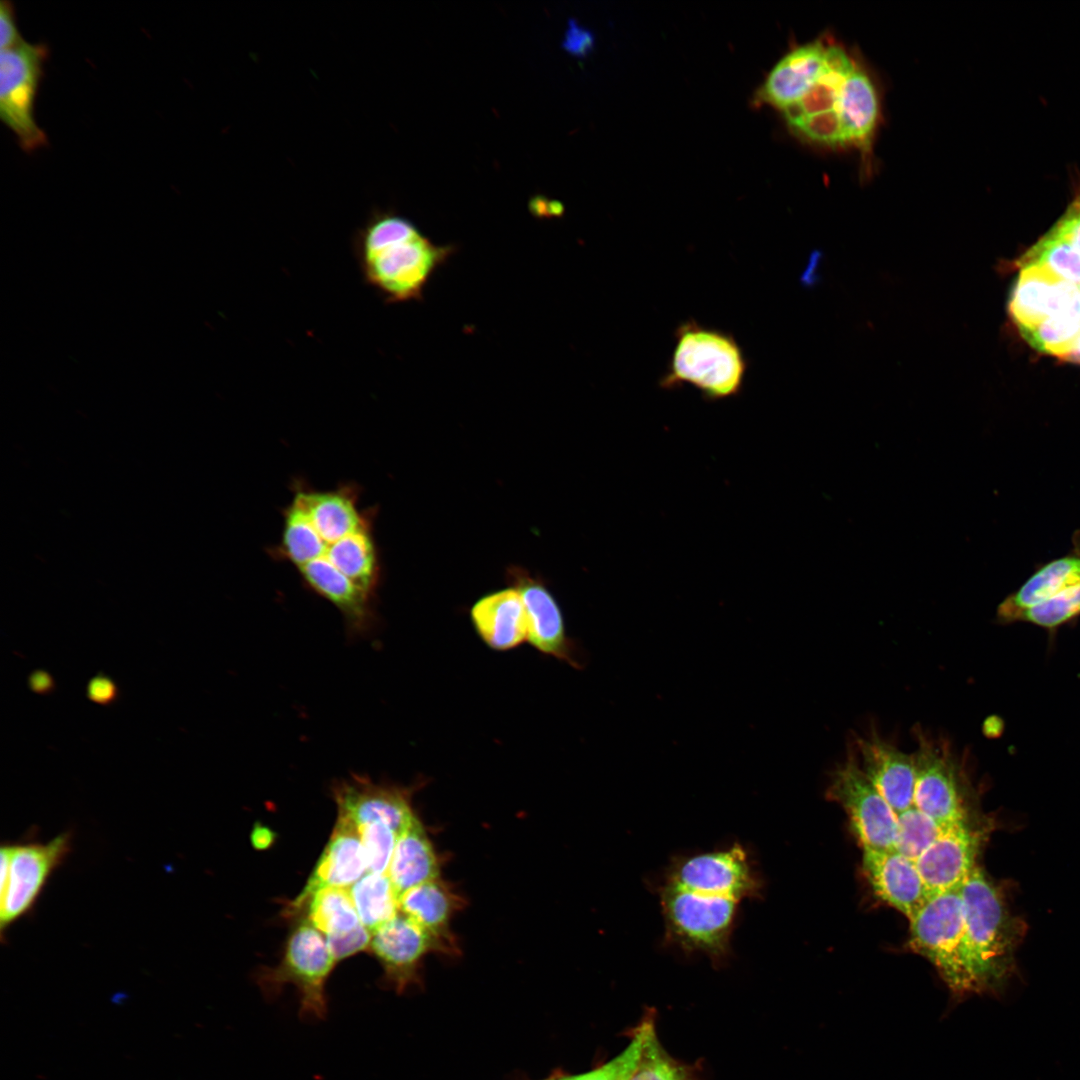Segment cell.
Instances as JSON below:
<instances>
[{
  "label": "cell",
  "instance_id": "cell-1",
  "mask_svg": "<svg viewBox=\"0 0 1080 1080\" xmlns=\"http://www.w3.org/2000/svg\"><path fill=\"white\" fill-rule=\"evenodd\" d=\"M291 491L279 542L269 553L338 609L350 631H367L382 578L375 507L360 506V487L352 482L317 489L295 480Z\"/></svg>",
  "mask_w": 1080,
  "mask_h": 1080
},
{
  "label": "cell",
  "instance_id": "cell-2",
  "mask_svg": "<svg viewBox=\"0 0 1080 1080\" xmlns=\"http://www.w3.org/2000/svg\"><path fill=\"white\" fill-rule=\"evenodd\" d=\"M363 282L385 304L422 301L434 273L456 252L437 245L409 219L374 209L352 241Z\"/></svg>",
  "mask_w": 1080,
  "mask_h": 1080
},
{
  "label": "cell",
  "instance_id": "cell-3",
  "mask_svg": "<svg viewBox=\"0 0 1080 1080\" xmlns=\"http://www.w3.org/2000/svg\"><path fill=\"white\" fill-rule=\"evenodd\" d=\"M976 993L995 992L1012 969L1017 928L998 888L976 867L959 888Z\"/></svg>",
  "mask_w": 1080,
  "mask_h": 1080
},
{
  "label": "cell",
  "instance_id": "cell-4",
  "mask_svg": "<svg viewBox=\"0 0 1080 1080\" xmlns=\"http://www.w3.org/2000/svg\"><path fill=\"white\" fill-rule=\"evenodd\" d=\"M674 336L672 356L659 382L662 388L690 384L711 401L740 393L748 363L733 335L687 320Z\"/></svg>",
  "mask_w": 1080,
  "mask_h": 1080
},
{
  "label": "cell",
  "instance_id": "cell-5",
  "mask_svg": "<svg viewBox=\"0 0 1080 1080\" xmlns=\"http://www.w3.org/2000/svg\"><path fill=\"white\" fill-rule=\"evenodd\" d=\"M658 895L666 944L686 954L701 953L715 966L728 960L740 901L664 883Z\"/></svg>",
  "mask_w": 1080,
  "mask_h": 1080
},
{
  "label": "cell",
  "instance_id": "cell-6",
  "mask_svg": "<svg viewBox=\"0 0 1080 1080\" xmlns=\"http://www.w3.org/2000/svg\"><path fill=\"white\" fill-rule=\"evenodd\" d=\"M910 921L909 945L928 959L954 997L976 994L960 890L931 895Z\"/></svg>",
  "mask_w": 1080,
  "mask_h": 1080
},
{
  "label": "cell",
  "instance_id": "cell-7",
  "mask_svg": "<svg viewBox=\"0 0 1080 1080\" xmlns=\"http://www.w3.org/2000/svg\"><path fill=\"white\" fill-rule=\"evenodd\" d=\"M336 963L325 936L304 919L291 931L278 965L261 968L256 982L268 999L277 997L284 986L293 985L300 1014L323 1019L328 1010L325 986Z\"/></svg>",
  "mask_w": 1080,
  "mask_h": 1080
},
{
  "label": "cell",
  "instance_id": "cell-8",
  "mask_svg": "<svg viewBox=\"0 0 1080 1080\" xmlns=\"http://www.w3.org/2000/svg\"><path fill=\"white\" fill-rule=\"evenodd\" d=\"M72 836L61 833L47 842L7 843L1 847L0 929L30 912L51 874L70 853Z\"/></svg>",
  "mask_w": 1080,
  "mask_h": 1080
},
{
  "label": "cell",
  "instance_id": "cell-9",
  "mask_svg": "<svg viewBox=\"0 0 1080 1080\" xmlns=\"http://www.w3.org/2000/svg\"><path fill=\"white\" fill-rule=\"evenodd\" d=\"M664 884L738 901L762 896L763 881L750 855L738 843L708 852L673 857Z\"/></svg>",
  "mask_w": 1080,
  "mask_h": 1080
},
{
  "label": "cell",
  "instance_id": "cell-10",
  "mask_svg": "<svg viewBox=\"0 0 1080 1080\" xmlns=\"http://www.w3.org/2000/svg\"><path fill=\"white\" fill-rule=\"evenodd\" d=\"M915 738L913 805L945 827L967 820L962 769L951 745L921 728Z\"/></svg>",
  "mask_w": 1080,
  "mask_h": 1080
},
{
  "label": "cell",
  "instance_id": "cell-11",
  "mask_svg": "<svg viewBox=\"0 0 1080 1080\" xmlns=\"http://www.w3.org/2000/svg\"><path fill=\"white\" fill-rule=\"evenodd\" d=\"M48 49L24 40L0 55V116L26 152L47 144L34 118V104Z\"/></svg>",
  "mask_w": 1080,
  "mask_h": 1080
},
{
  "label": "cell",
  "instance_id": "cell-12",
  "mask_svg": "<svg viewBox=\"0 0 1080 1080\" xmlns=\"http://www.w3.org/2000/svg\"><path fill=\"white\" fill-rule=\"evenodd\" d=\"M827 794L845 810L863 849L895 850L897 814L865 775L854 750L832 771Z\"/></svg>",
  "mask_w": 1080,
  "mask_h": 1080
},
{
  "label": "cell",
  "instance_id": "cell-13",
  "mask_svg": "<svg viewBox=\"0 0 1080 1080\" xmlns=\"http://www.w3.org/2000/svg\"><path fill=\"white\" fill-rule=\"evenodd\" d=\"M414 788L376 783L367 776L352 775L336 782L332 793L338 814L356 826L378 822L399 836L418 816L412 807Z\"/></svg>",
  "mask_w": 1080,
  "mask_h": 1080
},
{
  "label": "cell",
  "instance_id": "cell-14",
  "mask_svg": "<svg viewBox=\"0 0 1080 1080\" xmlns=\"http://www.w3.org/2000/svg\"><path fill=\"white\" fill-rule=\"evenodd\" d=\"M369 950L383 968L385 983L398 993L420 983L422 960L427 953L441 952L437 941L402 913L372 933Z\"/></svg>",
  "mask_w": 1080,
  "mask_h": 1080
},
{
  "label": "cell",
  "instance_id": "cell-15",
  "mask_svg": "<svg viewBox=\"0 0 1080 1080\" xmlns=\"http://www.w3.org/2000/svg\"><path fill=\"white\" fill-rule=\"evenodd\" d=\"M983 838L968 820L944 829L915 861L930 895L956 890L977 867Z\"/></svg>",
  "mask_w": 1080,
  "mask_h": 1080
},
{
  "label": "cell",
  "instance_id": "cell-16",
  "mask_svg": "<svg viewBox=\"0 0 1080 1080\" xmlns=\"http://www.w3.org/2000/svg\"><path fill=\"white\" fill-rule=\"evenodd\" d=\"M368 872L365 850L356 824L338 814L330 839L300 894L287 906L295 915L308 898L325 887L350 888Z\"/></svg>",
  "mask_w": 1080,
  "mask_h": 1080
},
{
  "label": "cell",
  "instance_id": "cell-17",
  "mask_svg": "<svg viewBox=\"0 0 1080 1080\" xmlns=\"http://www.w3.org/2000/svg\"><path fill=\"white\" fill-rule=\"evenodd\" d=\"M854 752L865 775L896 814L913 806L916 774L912 754L875 732L856 736Z\"/></svg>",
  "mask_w": 1080,
  "mask_h": 1080
},
{
  "label": "cell",
  "instance_id": "cell-18",
  "mask_svg": "<svg viewBox=\"0 0 1080 1080\" xmlns=\"http://www.w3.org/2000/svg\"><path fill=\"white\" fill-rule=\"evenodd\" d=\"M862 868L873 892L909 920L931 896L915 861L896 850L863 849Z\"/></svg>",
  "mask_w": 1080,
  "mask_h": 1080
},
{
  "label": "cell",
  "instance_id": "cell-19",
  "mask_svg": "<svg viewBox=\"0 0 1080 1080\" xmlns=\"http://www.w3.org/2000/svg\"><path fill=\"white\" fill-rule=\"evenodd\" d=\"M509 577L524 603L528 641L546 655L577 665L560 608L546 586L520 568L511 569Z\"/></svg>",
  "mask_w": 1080,
  "mask_h": 1080
},
{
  "label": "cell",
  "instance_id": "cell-20",
  "mask_svg": "<svg viewBox=\"0 0 1080 1080\" xmlns=\"http://www.w3.org/2000/svg\"><path fill=\"white\" fill-rule=\"evenodd\" d=\"M829 44L825 38L817 39L787 53L769 72L757 101L781 111L797 103L821 74Z\"/></svg>",
  "mask_w": 1080,
  "mask_h": 1080
},
{
  "label": "cell",
  "instance_id": "cell-21",
  "mask_svg": "<svg viewBox=\"0 0 1080 1080\" xmlns=\"http://www.w3.org/2000/svg\"><path fill=\"white\" fill-rule=\"evenodd\" d=\"M471 619L480 638L494 650H510L528 640L526 610L513 587L480 598L471 608Z\"/></svg>",
  "mask_w": 1080,
  "mask_h": 1080
},
{
  "label": "cell",
  "instance_id": "cell-22",
  "mask_svg": "<svg viewBox=\"0 0 1080 1080\" xmlns=\"http://www.w3.org/2000/svg\"><path fill=\"white\" fill-rule=\"evenodd\" d=\"M463 899L440 878L414 886L399 896V911L425 929L442 953L457 951L450 921Z\"/></svg>",
  "mask_w": 1080,
  "mask_h": 1080
},
{
  "label": "cell",
  "instance_id": "cell-23",
  "mask_svg": "<svg viewBox=\"0 0 1080 1080\" xmlns=\"http://www.w3.org/2000/svg\"><path fill=\"white\" fill-rule=\"evenodd\" d=\"M840 116L848 146L857 148L864 160L869 161L880 118V102L875 83L860 63L844 84Z\"/></svg>",
  "mask_w": 1080,
  "mask_h": 1080
},
{
  "label": "cell",
  "instance_id": "cell-24",
  "mask_svg": "<svg viewBox=\"0 0 1080 1080\" xmlns=\"http://www.w3.org/2000/svg\"><path fill=\"white\" fill-rule=\"evenodd\" d=\"M1021 270L1009 298V314L1020 333L1034 329L1056 313L1059 290L1054 277L1039 265L1019 263Z\"/></svg>",
  "mask_w": 1080,
  "mask_h": 1080
},
{
  "label": "cell",
  "instance_id": "cell-25",
  "mask_svg": "<svg viewBox=\"0 0 1080 1080\" xmlns=\"http://www.w3.org/2000/svg\"><path fill=\"white\" fill-rule=\"evenodd\" d=\"M387 875L399 896L439 878L440 860L419 818L397 837Z\"/></svg>",
  "mask_w": 1080,
  "mask_h": 1080
},
{
  "label": "cell",
  "instance_id": "cell-26",
  "mask_svg": "<svg viewBox=\"0 0 1080 1080\" xmlns=\"http://www.w3.org/2000/svg\"><path fill=\"white\" fill-rule=\"evenodd\" d=\"M1080 582V551L1054 559L1037 569L999 606L998 615L1015 620L1024 610L1044 602Z\"/></svg>",
  "mask_w": 1080,
  "mask_h": 1080
},
{
  "label": "cell",
  "instance_id": "cell-27",
  "mask_svg": "<svg viewBox=\"0 0 1080 1080\" xmlns=\"http://www.w3.org/2000/svg\"><path fill=\"white\" fill-rule=\"evenodd\" d=\"M304 906H307L306 919L325 937L343 935L363 925L349 888L319 889L308 898Z\"/></svg>",
  "mask_w": 1080,
  "mask_h": 1080
},
{
  "label": "cell",
  "instance_id": "cell-28",
  "mask_svg": "<svg viewBox=\"0 0 1080 1080\" xmlns=\"http://www.w3.org/2000/svg\"><path fill=\"white\" fill-rule=\"evenodd\" d=\"M349 891L361 923L371 933L400 912L399 894L387 874L367 872Z\"/></svg>",
  "mask_w": 1080,
  "mask_h": 1080
},
{
  "label": "cell",
  "instance_id": "cell-29",
  "mask_svg": "<svg viewBox=\"0 0 1080 1080\" xmlns=\"http://www.w3.org/2000/svg\"><path fill=\"white\" fill-rule=\"evenodd\" d=\"M628 1080H699L696 1067L672 1057L660 1043L652 1014L639 1059Z\"/></svg>",
  "mask_w": 1080,
  "mask_h": 1080
},
{
  "label": "cell",
  "instance_id": "cell-30",
  "mask_svg": "<svg viewBox=\"0 0 1080 1080\" xmlns=\"http://www.w3.org/2000/svg\"><path fill=\"white\" fill-rule=\"evenodd\" d=\"M1020 263L1036 264L1061 280L1080 283V252L1051 230L1021 258Z\"/></svg>",
  "mask_w": 1080,
  "mask_h": 1080
},
{
  "label": "cell",
  "instance_id": "cell-31",
  "mask_svg": "<svg viewBox=\"0 0 1080 1080\" xmlns=\"http://www.w3.org/2000/svg\"><path fill=\"white\" fill-rule=\"evenodd\" d=\"M945 828L913 805L897 814L895 850L916 861Z\"/></svg>",
  "mask_w": 1080,
  "mask_h": 1080
},
{
  "label": "cell",
  "instance_id": "cell-32",
  "mask_svg": "<svg viewBox=\"0 0 1080 1080\" xmlns=\"http://www.w3.org/2000/svg\"><path fill=\"white\" fill-rule=\"evenodd\" d=\"M1080 614V582L1022 611L1015 620L1053 628Z\"/></svg>",
  "mask_w": 1080,
  "mask_h": 1080
},
{
  "label": "cell",
  "instance_id": "cell-33",
  "mask_svg": "<svg viewBox=\"0 0 1080 1080\" xmlns=\"http://www.w3.org/2000/svg\"><path fill=\"white\" fill-rule=\"evenodd\" d=\"M365 850L368 872L387 874L397 834L386 824L371 822L357 826Z\"/></svg>",
  "mask_w": 1080,
  "mask_h": 1080
},
{
  "label": "cell",
  "instance_id": "cell-34",
  "mask_svg": "<svg viewBox=\"0 0 1080 1080\" xmlns=\"http://www.w3.org/2000/svg\"><path fill=\"white\" fill-rule=\"evenodd\" d=\"M336 962L358 952L369 950L372 933L363 925L339 936L325 937Z\"/></svg>",
  "mask_w": 1080,
  "mask_h": 1080
},
{
  "label": "cell",
  "instance_id": "cell-35",
  "mask_svg": "<svg viewBox=\"0 0 1080 1080\" xmlns=\"http://www.w3.org/2000/svg\"><path fill=\"white\" fill-rule=\"evenodd\" d=\"M1050 230L1080 252V192Z\"/></svg>",
  "mask_w": 1080,
  "mask_h": 1080
},
{
  "label": "cell",
  "instance_id": "cell-36",
  "mask_svg": "<svg viewBox=\"0 0 1080 1080\" xmlns=\"http://www.w3.org/2000/svg\"><path fill=\"white\" fill-rule=\"evenodd\" d=\"M562 46L570 54L585 56L592 51L594 35L590 30L578 24L576 20L570 19Z\"/></svg>",
  "mask_w": 1080,
  "mask_h": 1080
},
{
  "label": "cell",
  "instance_id": "cell-37",
  "mask_svg": "<svg viewBox=\"0 0 1080 1080\" xmlns=\"http://www.w3.org/2000/svg\"><path fill=\"white\" fill-rule=\"evenodd\" d=\"M22 41L23 39L21 38L16 25L14 8L10 2L2 1L0 7L1 51L13 48Z\"/></svg>",
  "mask_w": 1080,
  "mask_h": 1080
},
{
  "label": "cell",
  "instance_id": "cell-38",
  "mask_svg": "<svg viewBox=\"0 0 1080 1080\" xmlns=\"http://www.w3.org/2000/svg\"><path fill=\"white\" fill-rule=\"evenodd\" d=\"M88 697L101 705H108L115 701L118 689L115 682L102 674L93 677L87 685Z\"/></svg>",
  "mask_w": 1080,
  "mask_h": 1080
},
{
  "label": "cell",
  "instance_id": "cell-39",
  "mask_svg": "<svg viewBox=\"0 0 1080 1080\" xmlns=\"http://www.w3.org/2000/svg\"><path fill=\"white\" fill-rule=\"evenodd\" d=\"M530 208L536 216L560 215L563 207L560 202L544 197H536L530 202Z\"/></svg>",
  "mask_w": 1080,
  "mask_h": 1080
},
{
  "label": "cell",
  "instance_id": "cell-40",
  "mask_svg": "<svg viewBox=\"0 0 1080 1080\" xmlns=\"http://www.w3.org/2000/svg\"><path fill=\"white\" fill-rule=\"evenodd\" d=\"M29 685L33 691L39 694H46L54 688V681L48 672L37 670L31 673Z\"/></svg>",
  "mask_w": 1080,
  "mask_h": 1080
},
{
  "label": "cell",
  "instance_id": "cell-41",
  "mask_svg": "<svg viewBox=\"0 0 1080 1080\" xmlns=\"http://www.w3.org/2000/svg\"><path fill=\"white\" fill-rule=\"evenodd\" d=\"M253 841L257 847H264L266 846V842H271V832L266 831L264 828L256 829L253 833Z\"/></svg>",
  "mask_w": 1080,
  "mask_h": 1080
},
{
  "label": "cell",
  "instance_id": "cell-42",
  "mask_svg": "<svg viewBox=\"0 0 1080 1080\" xmlns=\"http://www.w3.org/2000/svg\"><path fill=\"white\" fill-rule=\"evenodd\" d=\"M1075 284H1076V286H1077V289H1078V291H1079V297H1080V283H1075Z\"/></svg>",
  "mask_w": 1080,
  "mask_h": 1080
}]
</instances>
